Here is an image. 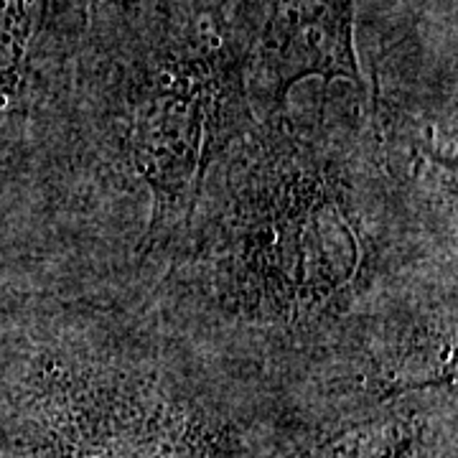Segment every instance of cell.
<instances>
[{
    "label": "cell",
    "instance_id": "cell-1",
    "mask_svg": "<svg viewBox=\"0 0 458 458\" xmlns=\"http://www.w3.org/2000/svg\"><path fill=\"white\" fill-rule=\"evenodd\" d=\"M367 114L311 120L288 105L225 153L183 273L219 321L288 334L344 321L387 276L397 183ZM176 250V252H179Z\"/></svg>",
    "mask_w": 458,
    "mask_h": 458
},
{
    "label": "cell",
    "instance_id": "cell-2",
    "mask_svg": "<svg viewBox=\"0 0 458 458\" xmlns=\"http://www.w3.org/2000/svg\"><path fill=\"white\" fill-rule=\"evenodd\" d=\"M247 69L232 0H150L99 29L89 89L105 138L150 194L146 258L179 250L214 165L255 128Z\"/></svg>",
    "mask_w": 458,
    "mask_h": 458
},
{
    "label": "cell",
    "instance_id": "cell-3",
    "mask_svg": "<svg viewBox=\"0 0 458 458\" xmlns=\"http://www.w3.org/2000/svg\"><path fill=\"white\" fill-rule=\"evenodd\" d=\"M13 458H222L229 423L138 367L44 346L18 387Z\"/></svg>",
    "mask_w": 458,
    "mask_h": 458
},
{
    "label": "cell",
    "instance_id": "cell-4",
    "mask_svg": "<svg viewBox=\"0 0 458 458\" xmlns=\"http://www.w3.org/2000/svg\"><path fill=\"white\" fill-rule=\"evenodd\" d=\"M420 423L410 412H379L303 445L293 458H410Z\"/></svg>",
    "mask_w": 458,
    "mask_h": 458
},
{
    "label": "cell",
    "instance_id": "cell-5",
    "mask_svg": "<svg viewBox=\"0 0 458 458\" xmlns=\"http://www.w3.org/2000/svg\"><path fill=\"white\" fill-rule=\"evenodd\" d=\"M51 0H0V120L16 110Z\"/></svg>",
    "mask_w": 458,
    "mask_h": 458
}]
</instances>
